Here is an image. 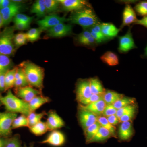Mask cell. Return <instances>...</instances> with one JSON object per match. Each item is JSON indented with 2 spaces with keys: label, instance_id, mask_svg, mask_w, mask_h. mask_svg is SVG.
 <instances>
[{
  "label": "cell",
  "instance_id": "obj_1",
  "mask_svg": "<svg viewBox=\"0 0 147 147\" xmlns=\"http://www.w3.org/2000/svg\"><path fill=\"white\" fill-rule=\"evenodd\" d=\"M0 101L5 106L6 112L20 113L27 117L31 113L29 103L13 94L11 90L7 91L5 96L0 95Z\"/></svg>",
  "mask_w": 147,
  "mask_h": 147
},
{
  "label": "cell",
  "instance_id": "obj_2",
  "mask_svg": "<svg viewBox=\"0 0 147 147\" xmlns=\"http://www.w3.org/2000/svg\"><path fill=\"white\" fill-rule=\"evenodd\" d=\"M69 18L71 23L79 25L85 30L101 24L92 7L73 11Z\"/></svg>",
  "mask_w": 147,
  "mask_h": 147
},
{
  "label": "cell",
  "instance_id": "obj_3",
  "mask_svg": "<svg viewBox=\"0 0 147 147\" xmlns=\"http://www.w3.org/2000/svg\"><path fill=\"white\" fill-rule=\"evenodd\" d=\"M29 86L36 88L41 92L43 88L44 71L43 69L30 62H26L21 65Z\"/></svg>",
  "mask_w": 147,
  "mask_h": 147
},
{
  "label": "cell",
  "instance_id": "obj_4",
  "mask_svg": "<svg viewBox=\"0 0 147 147\" xmlns=\"http://www.w3.org/2000/svg\"><path fill=\"white\" fill-rule=\"evenodd\" d=\"M14 26L6 27L0 32V53L3 55L11 56L15 52Z\"/></svg>",
  "mask_w": 147,
  "mask_h": 147
},
{
  "label": "cell",
  "instance_id": "obj_5",
  "mask_svg": "<svg viewBox=\"0 0 147 147\" xmlns=\"http://www.w3.org/2000/svg\"><path fill=\"white\" fill-rule=\"evenodd\" d=\"M17 114L9 112H0V138L12 136V124Z\"/></svg>",
  "mask_w": 147,
  "mask_h": 147
},
{
  "label": "cell",
  "instance_id": "obj_6",
  "mask_svg": "<svg viewBox=\"0 0 147 147\" xmlns=\"http://www.w3.org/2000/svg\"><path fill=\"white\" fill-rule=\"evenodd\" d=\"M75 93L76 100L79 104L92 95L90 79H80L76 83Z\"/></svg>",
  "mask_w": 147,
  "mask_h": 147
},
{
  "label": "cell",
  "instance_id": "obj_7",
  "mask_svg": "<svg viewBox=\"0 0 147 147\" xmlns=\"http://www.w3.org/2000/svg\"><path fill=\"white\" fill-rule=\"evenodd\" d=\"M69 21V18L61 17L57 14H52L45 16L44 18L37 22L40 28L42 30H48L61 23Z\"/></svg>",
  "mask_w": 147,
  "mask_h": 147
},
{
  "label": "cell",
  "instance_id": "obj_8",
  "mask_svg": "<svg viewBox=\"0 0 147 147\" xmlns=\"http://www.w3.org/2000/svg\"><path fill=\"white\" fill-rule=\"evenodd\" d=\"M77 118L84 130L97 121V116L88 110L79 107Z\"/></svg>",
  "mask_w": 147,
  "mask_h": 147
},
{
  "label": "cell",
  "instance_id": "obj_9",
  "mask_svg": "<svg viewBox=\"0 0 147 147\" xmlns=\"http://www.w3.org/2000/svg\"><path fill=\"white\" fill-rule=\"evenodd\" d=\"M23 8V6L21 3L13 2V3L8 7L0 9V12L3 21V25L5 26L9 24L13 18L20 13Z\"/></svg>",
  "mask_w": 147,
  "mask_h": 147
},
{
  "label": "cell",
  "instance_id": "obj_10",
  "mask_svg": "<svg viewBox=\"0 0 147 147\" xmlns=\"http://www.w3.org/2000/svg\"><path fill=\"white\" fill-rule=\"evenodd\" d=\"M64 10L67 11H75L83 9L92 7L88 2L84 0H59Z\"/></svg>",
  "mask_w": 147,
  "mask_h": 147
},
{
  "label": "cell",
  "instance_id": "obj_11",
  "mask_svg": "<svg viewBox=\"0 0 147 147\" xmlns=\"http://www.w3.org/2000/svg\"><path fill=\"white\" fill-rule=\"evenodd\" d=\"M16 96L29 103L36 96L42 94V92L30 86L22 87L15 90Z\"/></svg>",
  "mask_w": 147,
  "mask_h": 147
},
{
  "label": "cell",
  "instance_id": "obj_12",
  "mask_svg": "<svg viewBox=\"0 0 147 147\" xmlns=\"http://www.w3.org/2000/svg\"><path fill=\"white\" fill-rule=\"evenodd\" d=\"M136 47L130 28L124 35L119 37L118 50L119 53H125Z\"/></svg>",
  "mask_w": 147,
  "mask_h": 147
},
{
  "label": "cell",
  "instance_id": "obj_13",
  "mask_svg": "<svg viewBox=\"0 0 147 147\" xmlns=\"http://www.w3.org/2000/svg\"><path fill=\"white\" fill-rule=\"evenodd\" d=\"M72 29L71 25L61 23L47 30V35L51 37H63L71 34Z\"/></svg>",
  "mask_w": 147,
  "mask_h": 147
},
{
  "label": "cell",
  "instance_id": "obj_14",
  "mask_svg": "<svg viewBox=\"0 0 147 147\" xmlns=\"http://www.w3.org/2000/svg\"><path fill=\"white\" fill-rule=\"evenodd\" d=\"M47 117L46 123L48 131L57 130L64 126L65 122L55 110H50L47 113Z\"/></svg>",
  "mask_w": 147,
  "mask_h": 147
},
{
  "label": "cell",
  "instance_id": "obj_15",
  "mask_svg": "<svg viewBox=\"0 0 147 147\" xmlns=\"http://www.w3.org/2000/svg\"><path fill=\"white\" fill-rule=\"evenodd\" d=\"M65 142V136L62 132L58 130L51 131L46 139L39 142L41 144H47L54 147H60Z\"/></svg>",
  "mask_w": 147,
  "mask_h": 147
},
{
  "label": "cell",
  "instance_id": "obj_16",
  "mask_svg": "<svg viewBox=\"0 0 147 147\" xmlns=\"http://www.w3.org/2000/svg\"><path fill=\"white\" fill-rule=\"evenodd\" d=\"M134 134L133 126L131 121L122 122L119 130L118 137L121 141L127 142Z\"/></svg>",
  "mask_w": 147,
  "mask_h": 147
},
{
  "label": "cell",
  "instance_id": "obj_17",
  "mask_svg": "<svg viewBox=\"0 0 147 147\" xmlns=\"http://www.w3.org/2000/svg\"><path fill=\"white\" fill-rule=\"evenodd\" d=\"M106 105L102 98L98 101L90 103L88 105H83L79 103L78 107L88 110L98 117L102 115V112Z\"/></svg>",
  "mask_w": 147,
  "mask_h": 147
},
{
  "label": "cell",
  "instance_id": "obj_18",
  "mask_svg": "<svg viewBox=\"0 0 147 147\" xmlns=\"http://www.w3.org/2000/svg\"><path fill=\"white\" fill-rule=\"evenodd\" d=\"M137 20L135 11L131 6L127 4L123 13L122 24L120 29L121 30L125 26H129L132 24H134Z\"/></svg>",
  "mask_w": 147,
  "mask_h": 147
},
{
  "label": "cell",
  "instance_id": "obj_19",
  "mask_svg": "<svg viewBox=\"0 0 147 147\" xmlns=\"http://www.w3.org/2000/svg\"><path fill=\"white\" fill-rule=\"evenodd\" d=\"M101 28L102 34L109 39L117 36L121 30L111 23L101 24Z\"/></svg>",
  "mask_w": 147,
  "mask_h": 147
},
{
  "label": "cell",
  "instance_id": "obj_20",
  "mask_svg": "<svg viewBox=\"0 0 147 147\" xmlns=\"http://www.w3.org/2000/svg\"><path fill=\"white\" fill-rule=\"evenodd\" d=\"M112 137L109 131L100 126L95 135L89 142L88 144L93 143H104Z\"/></svg>",
  "mask_w": 147,
  "mask_h": 147
},
{
  "label": "cell",
  "instance_id": "obj_21",
  "mask_svg": "<svg viewBox=\"0 0 147 147\" xmlns=\"http://www.w3.org/2000/svg\"><path fill=\"white\" fill-rule=\"evenodd\" d=\"M51 99L48 97L43 96L42 95L36 96L29 102V107L31 112L35 111L40 108L42 105L50 102Z\"/></svg>",
  "mask_w": 147,
  "mask_h": 147
},
{
  "label": "cell",
  "instance_id": "obj_22",
  "mask_svg": "<svg viewBox=\"0 0 147 147\" xmlns=\"http://www.w3.org/2000/svg\"><path fill=\"white\" fill-rule=\"evenodd\" d=\"M28 86H29V84L23 69L21 67L17 68L15 74L14 84L15 90Z\"/></svg>",
  "mask_w": 147,
  "mask_h": 147
},
{
  "label": "cell",
  "instance_id": "obj_23",
  "mask_svg": "<svg viewBox=\"0 0 147 147\" xmlns=\"http://www.w3.org/2000/svg\"><path fill=\"white\" fill-rule=\"evenodd\" d=\"M123 96L122 94L110 90H105L102 94L103 99L106 105H113Z\"/></svg>",
  "mask_w": 147,
  "mask_h": 147
},
{
  "label": "cell",
  "instance_id": "obj_24",
  "mask_svg": "<svg viewBox=\"0 0 147 147\" xmlns=\"http://www.w3.org/2000/svg\"><path fill=\"white\" fill-rule=\"evenodd\" d=\"M100 59L104 63L110 66L117 65L119 63V58L116 54L108 51L100 57Z\"/></svg>",
  "mask_w": 147,
  "mask_h": 147
},
{
  "label": "cell",
  "instance_id": "obj_25",
  "mask_svg": "<svg viewBox=\"0 0 147 147\" xmlns=\"http://www.w3.org/2000/svg\"><path fill=\"white\" fill-rule=\"evenodd\" d=\"M91 90L92 94L102 95L105 89L102 86V83L97 77L90 79Z\"/></svg>",
  "mask_w": 147,
  "mask_h": 147
},
{
  "label": "cell",
  "instance_id": "obj_26",
  "mask_svg": "<svg viewBox=\"0 0 147 147\" xmlns=\"http://www.w3.org/2000/svg\"><path fill=\"white\" fill-rule=\"evenodd\" d=\"M32 13H35L38 17H41L46 12L45 0H38L33 5L31 9Z\"/></svg>",
  "mask_w": 147,
  "mask_h": 147
},
{
  "label": "cell",
  "instance_id": "obj_27",
  "mask_svg": "<svg viewBox=\"0 0 147 147\" xmlns=\"http://www.w3.org/2000/svg\"><path fill=\"white\" fill-rule=\"evenodd\" d=\"M30 131L36 136H40L45 134L48 131L47 124L45 122L40 121L34 126L28 127Z\"/></svg>",
  "mask_w": 147,
  "mask_h": 147
},
{
  "label": "cell",
  "instance_id": "obj_28",
  "mask_svg": "<svg viewBox=\"0 0 147 147\" xmlns=\"http://www.w3.org/2000/svg\"><path fill=\"white\" fill-rule=\"evenodd\" d=\"M17 68V67H15L12 69H9L6 72L5 78V91L14 87L15 74Z\"/></svg>",
  "mask_w": 147,
  "mask_h": 147
},
{
  "label": "cell",
  "instance_id": "obj_29",
  "mask_svg": "<svg viewBox=\"0 0 147 147\" xmlns=\"http://www.w3.org/2000/svg\"><path fill=\"white\" fill-rule=\"evenodd\" d=\"M101 126L98 121L96 122L86 129L84 131L86 142L88 144L89 142L93 138L98 131V129Z\"/></svg>",
  "mask_w": 147,
  "mask_h": 147
},
{
  "label": "cell",
  "instance_id": "obj_30",
  "mask_svg": "<svg viewBox=\"0 0 147 147\" xmlns=\"http://www.w3.org/2000/svg\"><path fill=\"white\" fill-rule=\"evenodd\" d=\"M97 121L100 124L101 126L109 131L112 137L117 138L115 127L110 123L106 117L101 116L98 117Z\"/></svg>",
  "mask_w": 147,
  "mask_h": 147
},
{
  "label": "cell",
  "instance_id": "obj_31",
  "mask_svg": "<svg viewBox=\"0 0 147 147\" xmlns=\"http://www.w3.org/2000/svg\"><path fill=\"white\" fill-rule=\"evenodd\" d=\"M12 65V61L9 57L0 53V72H7Z\"/></svg>",
  "mask_w": 147,
  "mask_h": 147
},
{
  "label": "cell",
  "instance_id": "obj_32",
  "mask_svg": "<svg viewBox=\"0 0 147 147\" xmlns=\"http://www.w3.org/2000/svg\"><path fill=\"white\" fill-rule=\"evenodd\" d=\"M47 113L43 111L41 113H36L35 112H31L28 116L29 122V127L34 126L35 125L41 121V120L45 115H47Z\"/></svg>",
  "mask_w": 147,
  "mask_h": 147
},
{
  "label": "cell",
  "instance_id": "obj_33",
  "mask_svg": "<svg viewBox=\"0 0 147 147\" xmlns=\"http://www.w3.org/2000/svg\"><path fill=\"white\" fill-rule=\"evenodd\" d=\"M21 127H29L28 117L23 115L16 117L13 120L12 124V129Z\"/></svg>",
  "mask_w": 147,
  "mask_h": 147
},
{
  "label": "cell",
  "instance_id": "obj_34",
  "mask_svg": "<svg viewBox=\"0 0 147 147\" xmlns=\"http://www.w3.org/2000/svg\"><path fill=\"white\" fill-rule=\"evenodd\" d=\"M4 147H23L20 135L16 134L7 138Z\"/></svg>",
  "mask_w": 147,
  "mask_h": 147
},
{
  "label": "cell",
  "instance_id": "obj_35",
  "mask_svg": "<svg viewBox=\"0 0 147 147\" xmlns=\"http://www.w3.org/2000/svg\"><path fill=\"white\" fill-rule=\"evenodd\" d=\"M135 99L133 98L123 97L113 104V106L117 110L127 105L135 103Z\"/></svg>",
  "mask_w": 147,
  "mask_h": 147
},
{
  "label": "cell",
  "instance_id": "obj_36",
  "mask_svg": "<svg viewBox=\"0 0 147 147\" xmlns=\"http://www.w3.org/2000/svg\"><path fill=\"white\" fill-rule=\"evenodd\" d=\"M42 30L40 28H32L26 34L28 41L33 42L37 40L39 38Z\"/></svg>",
  "mask_w": 147,
  "mask_h": 147
},
{
  "label": "cell",
  "instance_id": "obj_37",
  "mask_svg": "<svg viewBox=\"0 0 147 147\" xmlns=\"http://www.w3.org/2000/svg\"><path fill=\"white\" fill-rule=\"evenodd\" d=\"M45 4L46 11L49 13L56 11L60 4L59 0H45Z\"/></svg>",
  "mask_w": 147,
  "mask_h": 147
},
{
  "label": "cell",
  "instance_id": "obj_38",
  "mask_svg": "<svg viewBox=\"0 0 147 147\" xmlns=\"http://www.w3.org/2000/svg\"><path fill=\"white\" fill-rule=\"evenodd\" d=\"M13 41L14 45L17 47L25 45L28 41L26 33H19L15 35Z\"/></svg>",
  "mask_w": 147,
  "mask_h": 147
},
{
  "label": "cell",
  "instance_id": "obj_39",
  "mask_svg": "<svg viewBox=\"0 0 147 147\" xmlns=\"http://www.w3.org/2000/svg\"><path fill=\"white\" fill-rule=\"evenodd\" d=\"M134 9L137 13L144 16H147V1H142L135 6Z\"/></svg>",
  "mask_w": 147,
  "mask_h": 147
},
{
  "label": "cell",
  "instance_id": "obj_40",
  "mask_svg": "<svg viewBox=\"0 0 147 147\" xmlns=\"http://www.w3.org/2000/svg\"><path fill=\"white\" fill-rule=\"evenodd\" d=\"M134 104L128 105L127 106H125V107H123V108L119 109L117 111V113H116L115 115L119 119L120 118H121L123 115H125L128 112H130L131 110L136 109V108H137V106Z\"/></svg>",
  "mask_w": 147,
  "mask_h": 147
},
{
  "label": "cell",
  "instance_id": "obj_41",
  "mask_svg": "<svg viewBox=\"0 0 147 147\" xmlns=\"http://www.w3.org/2000/svg\"><path fill=\"white\" fill-rule=\"evenodd\" d=\"M33 19V17H30L25 14L19 13L13 18V21H19L30 25Z\"/></svg>",
  "mask_w": 147,
  "mask_h": 147
},
{
  "label": "cell",
  "instance_id": "obj_42",
  "mask_svg": "<svg viewBox=\"0 0 147 147\" xmlns=\"http://www.w3.org/2000/svg\"><path fill=\"white\" fill-rule=\"evenodd\" d=\"M117 110L113 106V105H106L103 112L102 115L105 117L109 116L115 115Z\"/></svg>",
  "mask_w": 147,
  "mask_h": 147
},
{
  "label": "cell",
  "instance_id": "obj_43",
  "mask_svg": "<svg viewBox=\"0 0 147 147\" xmlns=\"http://www.w3.org/2000/svg\"><path fill=\"white\" fill-rule=\"evenodd\" d=\"M136 111H137V108L131 110L130 112H128L125 115L122 116L119 119L120 122L122 123L123 122L131 121L134 117V115H135L136 113Z\"/></svg>",
  "mask_w": 147,
  "mask_h": 147
},
{
  "label": "cell",
  "instance_id": "obj_44",
  "mask_svg": "<svg viewBox=\"0 0 147 147\" xmlns=\"http://www.w3.org/2000/svg\"><path fill=\"white\" fill-rule=\"evenodd\" d=\"M102 98H103L102 95L92 94V95L89 98H88L86 100H84L80 104H82L83 105H88L90 103L98 101V100Z\"/></svg>",
  "mask_w": 147,
  "mask_h": 147
},
{
  "label": "cell",
  "instance_id": "obj_45",
  "mask_svg": "<svg viewBox=\"0 0 147 147\" xmlns=\"http://www.w3.org/2000/svg\"><path fill=\"white\" fill-rule=\"evenodd\" d=\"M91 36V34L90 30H88V29H86V30H85L84 31L82 32L80 34L78 35L77 37V40L79 43H80L82 41L88 39Z\"/></svg>",
  "mask_w": 147,
  "mask_h": 147
},
{
  "label": "cell",
  "instance_id": "obj_46",
  "mask_svg": "<svg viewBox=\"0 0 147 147\" xmlns=\"http://www.w3.org/2000/svg\"><path fill=\"white\" fill-rule=\"evenodd\" d=\"M90 33L92 36L94 38L95 40L97 42V44L98 43L105 42V41H107V40H109L108 38L105 37L102 34H98L95 33L91 32Z\"/></svg>",
  "mask_w": 147,
  "mask_h": 147
},
{
  "label": "cell",
  "instance_id": "obj_47",
  "mask_svg": "<svg viewBox=\"0 0 147 147\" xmlns=\"http://www.w3.org/2000/svg\"><path fill=\"white\" fill-rule=\"evenodd\" d=\"M80 43L82 45L91 47H94L97 44V42L92 36L90 37L88 39L82 41Z\"/></svg>",
  "mask_w": 147,
  "mask_h": 147
},
{
  "label": "cell",
  "instance_id": "obj_48",
  "mask_svg": "<svg viewBox=\"0 0 147 147\" xmlns=\"http://www.w3.org/2000/svg\"><path fill=\"white\" fill-rule=\"evenodd\" d=\"M14 23V28L16 30H27L30 27V24H26L19 21H13Z\"/></svg>",
  "mask_w": 147,
  "mask_h": 147
},
{
  "label": "cell",
  "instance_id": "obj_49",
  "mask_svg": "<svg viewBox=\"0 0 147 147\" xmlns=\"http://www.w3.org/2000/svg\"><path fill=\"white\" fill-rule=\"evenodd\" d=\"M6 72H3L0 74V92L5 91V75Z\"/></svg>",
  "mask_w": 147,
  "mask_h": 147
},
{
  "label": "cell",
  "instance_id": "obj_50",
  "mask_svg": "<svg viewBox=\"0 0 147 147\" xmlns=\"http://www.w3.org/2000/svg\"><path fill=\"white\" fill-rule=\"evenodd\" d=\"M106 118L109 123L114 126L117 125L118 124L120 123L119 119L116 116V115L109 116V117H106Z\"/></svg>",
  "mask_w": 147,
  "mask_h": 147
},
{
  "label": "cell",
  "instance_id": "obj_51",
  "mask_svg": "<svg viewBox=\"0 0 147 147\" xmlns=\"http://www.w3.org/2000/svg\"><path fill=\"white\" fill-rule=\"evenodd\" d=\"M89 30L91 32H92L95 33L102 34L101 31V24L95 25L94 26L90 28Z\"/></svg>",
  "mask_w": 147,
  "mask_h": 147
},
{
  "label": "cell",
  "instance_id": "obj_52",
  "mask_svg": "<svg viewBox=\"0 0 147 147\" xmlns=\"http://www.w3.org/2000/svg\"><path fill=\"white\" fill-rule=\"evenodd\" d=\"M134 24L141 25L147 28V16H144L142 19H137Z\"/></svg>",
  "mask_w": 147,
  "mask_h": 147
},
{
  "label": "cell",
  "instance_id": "obj_53",
  "mask_svg": "<svg viewBox=\"0 0 147 147\" xmlns=\"http://www.w3.org/2000/svg\"><path fill=\"white\" fill-rule=\"evenodd\" d=\"M13 2L9 0H2L1 3L0 5V9L6 8L13 4Z\"/></svg>",
  "mask_w": 147,
  "mask_h": 147
},
{
  "label": "cell",
  "instance_id": "obj_54",
  "mask_svg": "<svg viewBox=\"0 0 147 147\" xmlns=\"http://www.w3.org/2000/svg\"><path fill=\"white\" fill-rule=\"evenodd\" d=\"M6 139L7 138H0V147H4Z\"/></svg>",
  "mask_w": 147,
  "mask_h": 147
},
{
  "label": "cell",
  "instance_id": "obj_55",
  "mask_svg": "<svg viewBox=\"0 0 147 147\" xmlns=\"http://www.w3.org/2000/svg\"><path fill=\"white\" fill-rule=\"evenodd\" d=\"M3 26V21L2 16L0 12V30Z\"/></svg>",
  "mask_w": 147,
  "mask_h": 147
},
{
  "label": "cell",
  "instance_id": "obj_56",
  "mask_svg": "<svg viewBox=\"0 0 147 147\" xmlns=\"http://www.w3.org/2000/svg\"><path fill=\"white\" fill-rule=\"evenodd\" d=\"M23 147H34V143H32V144H30V146L28 147L26 145V144H24V146Z\"/></svg>",
  "mask_w": 147,
  "mask_h": 147
},
{
  "label": "cell",
  "instance_id": "obj_57",
  "mask_svg": "<svg viewBox=\"0 0 147 147\" xmlns=\"http://www.w3.org/2000/svg\"><path fill=\"white\" fill-rule=\"evenodd\" d=\"M145 56H146V57H147V46L146 47V49H145Z\"/></svg>",
  "mask_w": 147,
  "mask_h": 147
},
{
  "label": "cell",
  "instance_id": "obj_58",
  "mask_svg": "<svg viewBox=\"0 0 147 147\" xmlns=\"http://www.w3.org/2000/svg\"><path fill=\"white\" fill-rule=\"evenodd\" d=\"M2 105V103L1 102V101H0V107H1V106Z\"/></svg>",
  "mask_w": 147,
  "mask_h": 147
},
{
  "label": "cell",
  "instance_id": "obj_59",
  "mask_svg": "<svg viewBox=\"0 0 147 147\" xmlns=\"http://www.w3.org/2000/svg\"><path fill=\"white\" fill-rule=\"evenodd\" d=\"M2 0H0V5H1V3Z\"/></svg>",
  "mask_w": 147,
  "mask_h": 147
},
{
  "label": "cell",
  "instance_id": "obj_60",
  "mask_svg": "<svg viewBox=\"0 0 147 147\" xmlns=\"http://www.w3.org/2000/svg\"><path fill=\"white\" fill-rule=\"evenodd\" d=\"M2 73H3V72H0V74H1Z\"/></svg>",
  "mask_w": 147,
  "mask_h": 147
}]
</instances>
